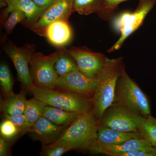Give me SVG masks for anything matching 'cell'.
Listing matches in <instances>:
<instances>
[{
    "label": "cell",
    "mask_w": 156,
    "mask_h": 156,
    "mask_svg": "<svg viewBox=\"0 0 156 156\" xmlns=\"http://www.w3.org/2000/svg\"><path fill=\"white\" fill-rule=\"evenodd\" d=\"M123 57L107 58L96 78L97 85L92 97V112L100 120L107 109L113 103L117 81L121 74Z\"/></svg>",
    "instance_id": "cell-1"
},
{
    "label": "cell",
    "mask_w": 156,
    "mask_h": 156,
    "mask_svg": "<svg viewBox=\"0 0 156 156\" xmlns=\"http://www.w3.org/2000/svg\"><path fill=\"white\" fill-rule=\"evenodd\" d=\"M99 119L92 111L81 114L66 128L56 141L70 145L73 150L83 149L92 152L98 145Z\"/></svg>",
    "instance_id": "cell-2"
},
{
    "label": "cell",
    "mask_w": 156,
    "mask_h": 156,
    "mask_svg": "<svg viewBox=\"0 0 156 156\" xmlns=\"http://www.w3.org/2000/svg\"><path fill=\"white\" fill-rule=\"evenodd\" d=\"M30 92L47 105L66 111L82 114L92 111L93 108L92 98L69 91L33 86Z\"/></svg>",
    "instance_id": "cell-3"
},
{
    "label": "cell",
    "mask_w": 156,
    "mask_h": 156,
    "mask_svg": "<svg viewBox=\"0 0 156 156\" xmlns=\"http://www.w3.org/2000/svg\"><path fill=\"white\" fill-rule=\"evenodd\" d=\"M113 103L124 105L144 117L151 115L147 96L126 72L124 62L117 81Z\"/></svg>",
    "instance_id": "cell-4"
},
{
    "label": "cell",
    "mask_w": 156,
    "mask_h": 156,
    "mask_svg": "<svg viewBox=\"0 0 156 156\" xmlns=\"http://www.w3.org/2000/svg\"><path fill=\"white\" fill-rule=\"evenodd\" d=\"M156 2L153 0H140L139 5L133 12H123L115 18L113 27L117 31L120 32L121 37L107 50L108 53L117 51L122 46L126 39L141 26Z\"/></svg>",
    "instance_id": "cell-5"
},
{
    "label": "cell",
    "mask_w": 156,
    "mask_h": 156,
    "mask_svg": "<svg viewBox=\"0 0 156 156\" xmlns=\"http://www.w3.org/2000/svg\"><path fill=\"white\" fill-rule=\"evenodd\" d=\"M58 51L49 55L34 53L30 62L31 77L34 86L40 88L56 89L58 76L54 69Z\"/></svg>",
    "instance_id": "cell-6"
},
{
    "label": "cell",
    "mask_w": 156,
    "mask_h": 156,
    "mask_svg": "<svg viewBox=\"0 0 156 156\" xmlns=\"http://www.w3.org/2000/svg\"><path fill=\"white\" fill-rule=\"evenodd\" d=\"M143 117L124 105L113 103L99 120V125L123 132H134L138 131Z\"/></svg>",
    "instance_id": "cell-7"
},
{
    "label": "cell",
    "mask_w": 156,
    "mask_h": 156,
    "mask_svg": "<svg viewBox=\"0 0 156 156\" xmlns=\"http://www.w3.org/2000/svg\"><path fill=\"white\" fill-rule=\"evenodd\" d=\"M35 45L26 44L18 47L11 41L6 42L3 50L14 64L18 80L25 90L30 91L34 86L31 77L30 62L35 53Z\"/></svg>",
    "instance_id": "cell-8"
},
{
    "label": "cell",
    "mask_w": 156,
    "mask_h": 156,
    "mask_svg": "<svg viewBox=\"0 0 156 156\" xmlns=\"http://www.w3.org/2000/svg\"><path fill=\"white\" fill-rule=\"evenodd\" d=\"M97 85V78L85 75L79 69L58 77L56 89L74 92L92 98Z\"/></svg>",
    "instance_id": "cell-9"
},
{
    "label": "cell",
    "mask_w": 156,
    "mask_h": 156,
    "mask_svg": "<svg viewBox=\"0 0 156 156\" xmlns=\"http://www.w3.org/2000/svg\"><path fill=\"white\" fill-rule=\"evenodd\" d=\"M68 50L79 70L90 77L97 76L108 58L102 53H95L82 47H73Z\"/></svg>",
    "instance_id": "cell-10"
},
{
    "label": "cell",
    "mask_w": 156,
    "mask_h": 156,
    "mask_svg": "<svg viewBox=\"0 0 156 156\" xmlns=\"http://www.w3.org/2000/svg\"><path fill=\"white\" fill-rule=\"evenodd\" d=\"M73 2L74 0H56L30 29L39 35L44 36L45 29L50 23L58 20H68L73 13Z\"/></svg>",
    "instance_id": "cell-11"
},
{
    "label": "cell",
    "mask_w": 156,
    "mask_h": 156,
    "mask_svg": "<svg viewBox=\"0 0 156 156\" xmlns=\"http://www.w3.org/2000/svg\"><path fill=\"white\" fill-rule=\"evenodd\" d=\"M67 127L57 126L42 116L33 125L28 133L34 139L47 145L56 141Z\"/></svg>",
    "instance_id": "cell-12"
},
{
    "label": "cell",
    "mask_w": 156,
    "mask_h": 156,
    "mask_svg": "<svg viewBox=\"0 0 156 156\" xmlns=\"http://www.w3.org/2000/svg\"><path fill=\"white\" fill-rule=\"evenodd\" d=\"M7 5L1 18L2 22L13 9H18L25 14L26 19L22 22L23 25L30 28L37 21L45 10L41 9L33 0H3Z\"/></svg>",
    "instance_id": "cell-13"
},
{
    "label": "cell",
    "mask_w": 156,
    "mask_h": 156,
    "mask_svg": "<svg viewBox=\"0 0 156 156\" xmlns=\"http://www.w3.org/2000/svg\"><path fill=\"white\" fill-rule=\"evenodd\" d=\"M44 37L53 46L64 48L70 42L73 37L68 20H58L50 23L45 29Z\"/></svg>",
    "instance_id": "cell-14"
},
{
    "label": "cell",
    "mask_w": 156,
    "mask_h": 156,
    "mask_svg": "<svg viewBox=\"0 0 156 156\" xmlns=\"http://www.w3.org/2000/svg\"><path fill=\"white\" fill-rule=\"evenodd\" d=\"M153 147L147 140L142 137L129 140L118 145H97L92 152L110 156H119L128 152L146 149Z\"/></svg>",
    "instance_id": "cell-15"
},
{
    "label": "cell",
    "mask_w": 156,
    "mask_h": 156,
    "mask_svg": "<svg viewBox=\"0 0 156 156\" xmlns=\"http://www.w3.org/2000/svg\"><path fill=\"white\" fill-rule=\"evenodd\" d=\"M97 135L98 145H118L129 140L142 137L139 131L123 132L100 125Z\"/></svg>",
    "instance_id": "cell-16"
},
{
    "label": "cell",
    "mask_w": 156,
    "mask_h": 156,
    "mask_svg": "<svg viewBox=\"0 0 156 156\" xmlns=\"http://www.w3.org/2000/svg\"><path fill=\"white\" fill-rule=\"evenodd\" d=\"M27 99L24 89L18 94L12 93L1 99L0 109L3 115L10 116L23 114L25 111Z\"/></svg>",
    "instance_id": "cell-17"
},
{
    "label": "cell",
    "mask_w": 156,
    "mask_h": 156,
    "mask_svg": "<svg viewBox=\"0 0 156 156\" xmlns=\"http://www.w3.org/2000/svg\"><path fill=\"white\" fill-rule=\"evenodd\" d=\"M80 114L47 105L45 108L43 116L57 126H69Z\"/></svg>",
    "instance_id": "cell-18"
},
{
    "label": "cell",
    "mask_w": 156,
    "mask_h": 156,
    "mask_svg": "<svg viewBox=\"0 0 156 156\" xmlns=\"http://www.w3.org/2000/svg\"><path fill=\"white\" fill-rule=\"evenodd\" d=\"M59 48L60 49L58 50V58L54 64V69L58 76L79 69L69 50L64 48Z\"/></svg>",
    "instance_id": "cell-19"
},
{
    "label": "cell",
    "mask_w": 156,
    "mask_h": 156,
    "mask_svg": "<svg viewBox=\"0 0 156 156\" xmlns=\"http://www.w3.org/2000/svg\"><path fill=\"white\" fill-rule=\"evenodd\" d=\"M47 104L34 97L27 101L23 114L32 126L39 119L43 116Z\"/></svg>",
    "instance_id": "cell-20"
},
{
    "label": "cell",
    "mask_w": 156,
    "mask_h": 156,
    "mask_svg": "<svg viewBox=\"0 0 156 156\" xmlns=\"http://www.w3.org/2000/svg\"><path fill=\"white\" fill-rule=\"evenodd\" d=\"M104 0H74L73 12L83 15L97 13L100 11Z\"/></svg>",
    "instance_id": "cell-21"
},
{
    "label": "cell",
    "mask_w": 156,
    "mask_h": 156,
    "mask_svg": "<svg viewBox=\"0 0 156 156\" xmlns=\"http://www.w3.org/2000/svg\"><path fill=\"white\" fill-rule=\"evenodd\" d=\"M143 138L156 147V119L152 116L143 117L138 128Z\"/></svg>",
    "instance_id": "cell-22"
},
{
    "label": "cell",
    "mask_w": 156,
    "mask_h": 156,
    "mask_svg": "<svg viewBox=\"0 0 156 156\" xmlns=\"http://www.w3.org/2000/svg\"><path fill=\"white\" fill-rule=\"evenodd\" d=\"M26 19L25 14L20 10L14 9L11 11L8 17L2 22L3 28L5 31V34L2 39L4 42L5 41L7 37L12 33L17 23L23 22Z\"/></svg>",
    "instance_id": "cell-23"
},
{
    "label": "cell",
    "mask_w": 156,
    "mask_h": 156,
    "mask_svg": "<svg viewBox=\"0 0 156 156\" xmlns=\"http://www.w3.org/2000/svg\"><path fill=\"white\" fill-rule=\"evenodd\" d=\"M0 85L4 98L14 93L13 78L9 66L3 62L0 65Z\"/></svg>",
    "instance_id": "cell-24"
},
{
    "label": "cell",
    "mask_w": 156,
    "mask_h": 156,
    "mask_svg": "<svg viewBox=\"0 0 156 156\" xmlns=\"http://www.w3.org/2000/svg\"><path fill=\"white\" fill-rule=\"evenodd\" d=\"M0 134L3 138L11 142L23 135L14 123L6 118H3L0 124Z\"/></svg>",
    "instance_id": "cell-25"
},
{
    "label": "cell",
    "mask_w": 156,
    "mask_h": 156,
    "mask_svg": "<svg viewBox=\"0 0 156 156\" xmlns=\"http://www.w3.org/2000/svg\"><path fill=\"white\" fill-rule=\"evenodd\" d=\"M73 150V147L67 144L55 141L50 144L43 145L40 154L44 156H61Z\"/></svg>",
    "instance_id": "cell-26"
},
{
    "label": "cell",
    "mask_w": 156,
    "mask_h": 156,
    "mask_svg": "<svg viewBox=\"0 0 156 156\" xmlns=\"http://www.w3.org/2000/svg\"><path fill=\"white\" fill-rule=\"evenodd\" d=\"M128 0H104L102 7L98 13V17L105 21H109L113 17L115 11L120 3ZM155 1L156 0H153Z\"/></svg>",
    "instance_id": "cell-27"
},
{
    "label": "cell",
    "mask_w": 156,
    "mask_h": 156,
    "mask_svg": "<svg viewBox=\"0 0 156 156\" xmlns=\"http://www.w3.org/2000/svg\"><path fill=\"white\" fill-rule=\"evenodd\" d=\"M3 118L9 119L14 123L18 130L21 132L22 135L26 133H28L32 126L29 122L25 115L23 114L17 115L10 116L4 115Z\"/></svg>",
    "instance_id": "cell-28"
},
{
    "label": "cell",
    "mask_w": 156,
    "mask_h": 156,
    "mask_svg": "<svg viewBox=\"0 0 156 156\" xmlns=\"http://www.w3.org/2000/svg\"><path fill=\"white\" fill-rule=\"evenodd\" d=\"M119 156H156V147L139 150L121 154Z\"/></svg>",
    "instance_id": "cell-29"
},
{
    "label": "cell",
    "mask_w": 156,
    "mask_h": 156,
    "mask_svg": "<svg viewBox=\"0 0 156 156\" xmlns=\"http://www.w3.org/2000/svg\"><path fill=\"white\" fill-rule=\"evenodd\" d=\"M13 142L0 137V156H7L10 154V148Z\"/></svg>",
    "instance_id": "cell-30"
},
{
    "label": "cell",
    "mask_w": 156,
    "mask_h": 156,
    "mask_svg": "<svg viewBox=\"0 0 156 156\" xmlns=\"http://www.w3.org/2000/svg\"><path fill=\"white\" fill-rule=\"evenodd\" d=\"M39 8L46 11L56 0H33Z\"/></svg>",
    "instance_id": "cell-31"
},
{
    "label": "cell",
    "mask_w": 156,
    "mask_h": 156,
    "mask_svg": "<svg viewBox=\"0 0 156 156\" xmlns=\"http://www.w3.org/2000/svg\"></svg>",
    "instance_id": "cell-32"
}]
</instances>
